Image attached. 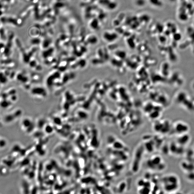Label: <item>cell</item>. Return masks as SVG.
I'll list each match as a JSON object with an SVG mask.
<instances>
[{
    "label": "cell",
    "mask_w": 194,
    "mask_h": 194,
    "mask_svg": "<svg viewBox=\"0 0 194 194\" xmlns=\"http://www.w3.org/2000/svg\"><path fill=\"white\" fill-rule=\"evenodd\" d=\"M172 129L179 135L187 133L190 130L187 124L182 122H178L172 126Z\"/></svg>",
    "instance_id": "cell-4"
},
{
    "label": "cell",
    "mask_w": 194,
    "mask_h": 194,
    "mask_svg": "<svg viewBox=\"0 0 194 194\" xmlns=\"http://www.w3.org/2000/svg\"><path fill=\"white\" fill-rule=\"evenodd\" d=\"M177 143L179 145L183 147L187 144L190 141V137L188 135V133L179 135Z\"/></svg>",
    "instance_id": "cell-5"
},
{
    "label": "cell",
    "mask_w": 194,
    "mask_h": 194,
    "mask_svg": "<svg viewBox=\"0 0 194 194\" xmlns=\"http://www.w3.org/2000/svg\"><path fill=\"white\" fill-rule=\"evenodd\" d=\"M147 166L151 171L162 172L166 167V164L161 156L159 155L152 156L147 160Z\"/></svg>",
    "instance_id": "cell-2"
},
{
    "label": "cell",
    "mask_w": 194,
    "mask_h": 194,
    "mask_svg": "<svg viewBox=\"0 0 194 194\" xmlns=\"http://www.w3.org/2000/svg\"><path fill=\"white\" fill-rule=\"evenodd\" d=\"M169 122L164 121H158L155 122L153 125L154 130L159 135L167 134L171 130V128Z\"/></svg>",
    "instance_id": "cell-3"
},
{
    "label": "cell",
    "mask_w": 194,
    "mask_h": 194,
    "mask_svg": "<svg viewBox=\"0 0 194 194\" xmlns=\"http://www.w3.org/2000/svg\"><path fill=\"white\" fill-rule=\"evenodd\" d=\"M160 181L163 190L167 193L175 192L180 185L179 177L174 174L165 175L162 177Z\"/></svg>",
    "instance_id": "cell-1"
},
{
    "label": "cell",
    "mask_w": 194,
    "mask_h": 194,
    "mask_svg": "<svg viewBox=\"0 0 194 194\" xmlns=\"http://www.w3.org/2000/svg\"><path fill=\"white\" fill-rule=\"evenodd\" d=\"M187 178L190 181H194V170L188 172Z\"/></svg>",
    "instance_id": "cell-6"
}]
</instances>
